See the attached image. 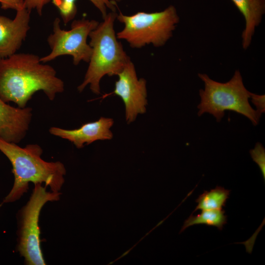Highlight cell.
I'll return each mask as SVG.
<instances>
[{"instance_id":"cell-1","label":"cell","mask_w":265,"mask_h":265,"mask_svg":"<svg viewBox=\"0 0 265 265\" xmlns=\"http://www.w3.org/2000/svg\"><path fill=\"white\" fill-rule=\"evenodd\" d=\"M64 90V82L56 76L55 69L42 62L39 56L15 53L0 58V98L4 102L24 108L38 91L53 101L56 94Z\"/></svg>"},{"instance_id":"cell-2","label":"cell","mask_w":265,"mask_h":265,"mask_svg":"<svg viewBox=\"0 0 265 265\" xmlns=\"http://www.w3.org/2000/svg\"><path fill=\"white\" fill-rule=\"evenodd\" d=\"M0 151L11 162L14 177L13 186L2 204L19 200L27 192L29 183H44L53 192L60 190L66 172L64 165L59 161L43 160L41 158L43 150L39 145L29 144L21 147L0 138Z\"/></svg>"},{"instance_id":"cell-3","label":"cell","mask_w":265,"mask_h":265,"mask_svg":"<svg viewBox=\"0 0 265 265\" xmlns=\"http://www.w3.org/2000/svg\"><path fill=\"white\" fill-rule=\"evenodd\" d=\"M118 14L116 12L107 14L97 27L89 35L92 54L82 82L77 89L81 92L89 85L91 91L101 93L100 82L105 75H117L131 61L117 40L114 23Z\"/></svg>"},{"instance_id":"cell-4","label":"cell","mask_w":265,"mask_h":265,"mask_svg":"<svg viewBox=\"0 0 265 265\" xmlns=\"http://www.w3.org/2000/svg\"><path fill=\"white\" fill-rule=\"evenodd\" d=\"M198 76L204 83V89L199 90V116L208 113L220 122L225 111L230 110L244 116L254 126L258 124L260 117L249 103L250 92L244 86L238 70L224 83L215 81L205 74H199Z\"/></svg>"},{"instance_id":"cell-5","label":"cell","mask_w":265,"mask_h":265,"mask_svg":"<svg viewBox=\"0 0 265 265\" xmlns=\"http://www.w3.org/2000/svg\"><path fill=\"white\" fill-rule=\"evenodd\" d=\"M124 25L116 37L126 40L133 48H141L152 44L156 47L163 46L172 36L179 22L175 7L170 5L160 12H138L127 16L120 11L116 18Z\"/></svg>"},{"instance_id":"cell-6","label":"cell","mask_w":265,"mask_h":265,"mask_svg":"<svg viewBox=\"0 0 265 265\" xmlns=\"http://www.w3.org/2000/svg\"><path fill=\"white\" fill-rule=\"evenodd\" d=\"M60 194L35 184L29 200L19 212L17 248L26 265H46L40 247L39 214L46 203L58 200Z\"/></svg>"},{"instance_id":"cell-7","label":"cell","mask_w":265,"mask_h":265,"mask_svg":"<svg viewBox=\"0 0 265 265\" xmlns=\"http://www.w3.org/2000/svg\"><path fill=\"white\" fill-rule=\"evenodd\" d=\"M60 23L59 18L54 20L53 33L47 38L51 51L50 53L40 58L41 61L45 63L60 56L69 55L72 56L75 65H78L81 61L89 62L92 48L87 44V39L99 23L85 19L74 20L69 30L62 29Z\"/></svg>"},{"instance_id":"cell-8","label":"cell","mask_w":265,"mask_h":265,"mask_svg":"<svg viewBox=\"0 0 265 265\" xmlns=\"http://www.w3.org/2000/svg\"><path fill=\"white\" fill-rule=\"evenodd\" d=\"M114 91L103 96L114 94L122 100L125 108V118L128 124L135 121L138 114L146 111L148 104L146 81L137 78L133 63L130 61L117 75Z\"/></svg>"},{"instance_id":"cell-9","label":"cell","mask_w":265,"mask_h":265,"mask_svg":"<svg viewBox=\"0 0 265 265\" xmlns=\"http://www.w3.org/2000/svg\"><path fill=\"white\" fill-rule=\"evenodd\" d=\"M30 11L25 7L16 11L12 20L0 16V58H6L16 53L30 29Z\"/></svg>"},{"instance_id":"cell-10","label":"cell","mask_w":265,"mask_h":265,"mask_svg":"<svg viewBox=\"0 0 265 265\" xmlns=\"http://www.w3.org/2000/svg\"><path fill=\"white\" fill-rule=\"evenodd\" d=\"M113 124V119L101 117L96 121L83 124L78 129L67 130L52 127L49 131L51 134L68 140L80 149L85 144L89 145L97 140L111 139L113 133L110 128Z\"/></svg>"},{"instance_id":"cell-11","label":"cell","mask_w":265,"mask_h":265,"mask_svg":"<svg viewBox=\"0 0 265 265\" xmlns=\"http://www.w3.org/2000/svg\"><path fill=\"white\" fill-rule=\"evenodd\" d=\"M32 109L10 106L0 98V138L16 144L25 137L32 116Z\"/></svg>"},{"instance_id":"cell-12","label":"cell","mask_w":265,"mask_h":265,"mask_svg":"<svg viewBox=\"0 0 265 265\" xmlns=\"http://www.w3.org/2000/svg\"><path fill=\"white\" fill-rule=\"evenodd\" d=\"M243 15L245 27L242 34V47L250 45L255 28L261 22L265 11V0H232Z\"/></svg>"},{"instance_id":"cell-13","label":"cell","mask_w":265,"mask_h":265,"mask_svg":"<svg viewBox=\"0 0 265 265\" xmlns=\"http://www.w3.org/2000/svg\"><path fill=\"white\" fill-rule=\"evenodd\" d=\"M100 11L104 19L106 15V8L116 12L117 2L121 0H89ZM76 0H52L53 5L58 9L61 19L65 25L75 17L77 9L75 4Z\"/></svg>"},{"instance_id":"cell-14","label":"cell","mask_w":265,"mask_h":265,"mask_svg":"<svg viewBox=\"0 0 265 265\" xmlns=\"http://www.w3.org/2000/svg\"><path fill=\"white\" fill-rule=\"evenodd\" d=\"M230 193V190L219 186L210 191H205L196 200L197 205L193 212L198 210H222L225 206Z\"/></svg>"},{"instance_id":"cell-15","label":"cell","mask_w":265,"mask_h":265,"mask_svg":"<svg viewBox=\"0 0 265 265\" xmlns=\"http://www.w3.org/2000/svg\"><path fill=\"white\" fill-rule=\"evenodd\" d=\"M227 221V215L225 214V211L222 209L204 210L197 215H191L186 220L180 233H182L188 227L198 224L214 226L221 230Z\"/></svg>"},{"instance_id":"cell-16","label":"cell","mask_w":265,"mask_h":265,"mask_svg":"<svg viewBox=\"0 0 265 265\" xmlns=\"http://www.w3.org/2000/svg\"><path fill=\"white\" fill-rule=\"evenodd\" d=\"M253 160L259 166L264 179H265V149L260 142L256 143L249 151Z\"/></svg>"},{"instance_id":"cell-17","label":"cell","mask_w":265,"mask_h":265,"mask_svg":"<svg viewBox=\"0 0 265 265\" xmlns=\"http://www.w3.org/2000/svg\"><path fill=\"white\" fill-rule=\"evenodd\" d=\"M52 0H24V7L31 11L35 9L39 16L42 15L44 7Z\"/></svg>"},{"instance_id":"cell-18","label":"cell","mask_w":265,"mask_h":265,"mask_svg":"<svg viewBox=\"0 0 265 265\" xmlns=\"http://www.w3.org/2000/svg\"><path fill=\"white\" fill-rule=\"evenodd\" d=\"M250 99L252 103L256 106L255 110L258 116L261 117L265 112V96L257 95L250 92Z\"/></svg>"},{"instance_id":"cell-19","label":"cell","mask_w":265,"mask_h":265,"mask_svg":"<svg viewBox=\"0 0 265 265\" xmlns=\"http://www.w3.org/2000/svg\"><path fill=\"white\" fill-rule=\"evenodd\" d=\"M1 8L17 11L24 8V0H0Z\"/></svg>"},{"instance_id":"cell-20","label":"cell","mask_w":265,"mask_h":265,"mask_svg":"<svg viewBox=\"0 0 265 265\" xmlns=\"http://www.w3.org/2000/svg\"><path fill=\"white\" fill-rule=\"evenodd\" d=\"M133 247H132V248L130 249L129 250H127V251L125 252L121 256H120L119 258H118L115 261H114L115 262L117 260H119V259L125 256L126 255H127L130 252V251L132 249Z\"/></svg>"},{"instance_id":"cell-21","label":"cell","mask_w":265,"mask_h":265,"mask_svg":"<svg viewBox=\"0 0 265 265\" xmlns=\"http://www.w3.org/2000/svg\"><path fill=\"white\" fill-rule=\"evenodd\" d=\"M114 262H115V261L111 262L108 263V265H111V264H113V263H114Z\"/></svg>"}]
</instances>
